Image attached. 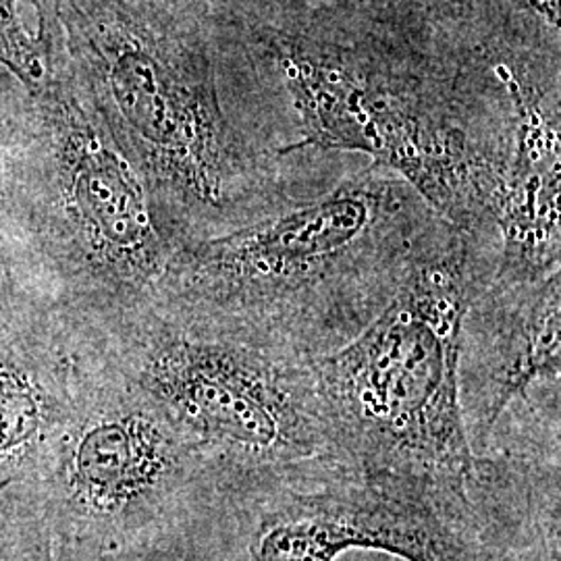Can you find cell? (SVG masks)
Wrapping results in <instances>:
<instances>
[{
    "label": "cell",
    "instance_id": "6da1fadb",
    "mask_svg": "<svg viewBox=\"0 0 561 561\" xmlns=\"http://www.w3.org/2000/svg\"><path fill=\"white\" fill-rule=\"evenodd\" d=\"M215 11L231 78L285 161L379 162L443 221L497 236L512 102L481 21L431 0Z\"/></svg>",
    "mask_w": 561,
    "mask_h": 561
},
{
    "label": "cell",
    "instance_id": "7a4b0ae2",
    "mask_svg": "<svg viewBox=\"0 0 561 561\" xmlns=\"http://www.w3.org/2000/svg\"><path fill=\"white\" fill-rule=\"evenodd\" d=\"M38 36L88 90L175 248L331 183L285 161L241 113L213 0H53Z\"/></svg>",
    "mask_w": 561,
    "mask_h": 561
},
{
    "label": "cell",
    "instance_id": "3957f363",
    "mask_svg": "<svg viewBox=\"0 0 561 561\" xmlns=\"http://www.w3.org/2000/svg\"><path fill=\"white\" fill-rule=\"evenodd\" d=\"M439 219L398 173L364 161L259 221L178 248L150 306L321 356L381 312Z\"/></svg>",
    "mask_w": 561,
    "mask_h": 561
},
{
    "label": "cell",
    "instance_id": "277c9868",
    "mask_svg": "<svg viewBox=\"0 0 561 561\" xmlns=\"http://www.w3.org/2000/svg\"><path fill=\"white\" fill-rule=\"evenodd\" d=\"M50 76L4 106L0 245L18 296L94 331L150 306L175 243L140 173L59 48Z\"/></svg>",
    "mask_w": 561,
    "mask_h": 561
},
{
    "label": "cell",
    "instance_id": "5b68a950",
    "mask_svg": "<svg viewBox=\"0 0 561 561\" xmlns=\"http://www.w3.org/2000/svg\"><path fill=\"white\" fill-rule=\"evenodd\" d=\"M71 403L20 495L57 561H233L221 470L81 335Z\"/></svg>",
    "mask_w": 561,
    "mask_h": 561
},
{
    "label": "cell",
    "instance_id": "8992f818",
    "mask_svg": "<svg viewBox=\"0 0 561 561\" xmlns=\"http://www.w3.org/2000/svg\"><path fill=\"white\" fill-rule=\"evenodd\" d=\"M497 264V236L439 219L381 312L312 358L337 442L356 468L470 495L477 458L461 421V327Z\"/></svg>",
    "mask_w": 561,
    "mask_h": 561
},
{
    "label": "cell",
    "instance_id": "52a82bcc",
    "mask_svg": "<svg viewBox=\"0 0 561 561\" xmlns=\"http://www.w3.org/2000/svg\"><path fill=\"white\" fill-rule=\"evenodd\" d=\"M83 335L201 445L229 493L317 463H352L322 400L314 356L183 321L157 306Z\"/></svg>",
    "mask_w": 561,
    "mask_h": 561
},
{
    "label": "cell",
    "instance_id": "ba28073f",
    "mask_svg": "<svg viewBox=\"0 0 561 561\" xmlns=\"http://www.w3.org/2000/svg\"><path fill=\"white\" fill-rule=\"evenodd\" d=\"M233 561H335L352 549L403 561H551L539 533L479 482L451 495L327 461L231 491Z\"/></svg>",
    "mask_w": 561,
    "mask_h": 561
},
{
    "label": "cell",
    "instance_id": "9c48e42d",
    "mask_svg": "<svg viewBox=\"0 0 561 561\" xmlns=\"http://www.w3.org/2000/svg\"><path fill=\"white\" fill-rule=\"evenodd\" d=\"M561 268L489 280L460 347V408L474 456L560 447Z\"/></svg>",
    "mask_w": 561,
    "mask_h": 561
},
{
    "label": "cell",
    "instance_id": "30bf717a",
    "mask_svg": "<svg viewBox=\"0 0 561 561\" xmlns=\"http://www.w3.org/2000/svg\"><path fill=\"white\" fill-rule=\"evenodd\" d=\"M489 46L512 102L493 277L539 279L561 268L560 41L522 25L491 23Z\"/></svg>",
    "mask_w": 561,
    "mask_h": 561
},
{
    "label": "cell",
    "instance_id": "8fae6325",
    "mask_svg": "<svg viewBox=\"0 0 561 561\" xmlns=\"http://www.w3.org/2000/svg\"><path fill=\"white\" fill-rule=\"evenodd\" d=\"M80 333L55 310L18 298L0 308V495L25 486L67 416Z\"/></svg>",
    "mask_w": 561,
    "mask_h": 561
},
{
    "label": "cell",
    "instance_id": "7c38bea8",
    "mask_svg": "<svg viewBox=\"0 0 561 561\" xmlns=\"http://www.w3.org/2000/svg\"><path fill=\"white\" fill-rule=\"evenodd\" d=\"M0 69L25 94L38 92L50 76L48 48L25 27L18 0H0Z\"/></svg>",
    "mask_w": 561,
    "mask_h": 561
},
{
    "label": "cell",
    "instance_id": "4fadbf2b",
    "mask_svg": "<svg viewBox=\"0 0 561 561\" xmlns=\"http://www.w3.org/2000/svg\"><path fill=\"white\" fill-rule=\"evenodd\" d=\"M0 561H57L41 518L11 491L0 495Z\"/></svg>",
    "mask_w": 561,
    "mask_h": 561
},
{
    "label": "cell",
    "instance_id": "5bb4252c",
    "mask_svg": "<svg viewBox=\"0 0 561 561\" xmlns=\"http://www.w3.org/2000/svg\"><path fill=\"white\" fill-rule=\"evenodd\" d=\"M2 121H4V106H0V138H2ZM18 298L13 291V285L9 279L7 266H4V256H2V245H0V306H7L9 301Z\"/></svg>",
    "mask_w": 561,
    "mask_h": 561
},
{
    "label": "cell",
    "instance_id": "9a60e30c",
    "mask_svg": "<svg viewBox=\"0 0 561 561\" xmlns=\"http://www.w3.org/2000/svg\"><path fill=\"white\" fill-rule=\"evenodd\" d=\"M36 9V15H38V25H42L44 21L48 20V13H50V4L53 0H30Z\"/></svg>",
    "mask_w": 561,
    "mask_h": 561
}]
</instances>
